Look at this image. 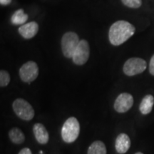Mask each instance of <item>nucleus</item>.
<instances>
[{
	"instance_id": "obj_1",
	"label": "nucleus",
	"mask_w": 154,
	"mask_h": 154,
	"mask_svg": "<svg viewBox=\"0 0 154 154\" xmlns=\"http://www.w3.org/2000/svg\"><path fill=\"white\" fill-rule=\"evenodd\" d=\"M135 31L134 26L126 21L116 22L109 29V41L113 45L119 46L131 37Z\"/></svg>"
},
{
	"instance_id": "obj_2",
	"label": "nucleus",
	"mask_w": 154,
	"mask_h": 154,
	"mask_svg": "<svg viewBox=\"0 0 154 154\" xmlns=\"http://www.w3.org/2000/svg\"><path fill=\"white\" fill-rule=\"evenodd\" d=\"M79 133V122L75 117H70L63 125L61 128V137L66 143H73L77 139Z\"/></svg>"
},
{
	"instance_id": "obj_3",
	"label": "nucleus",
	"mask_w": 154,
	"mask_h": 154,
	"mask_svg": "<svg viewBox=\"0 0 154 154\" xmlns=\"http://www.w3.org/2000/svg\"><path fill=\"white\" fill-rule=\"evenodd\" d=\"M13 110L19 118L30 121L34 117V110L32 105L23 99H17L13 102Z\"/></svg>"
},
{
	"instance_id": "obj_4",
	"label": "nucleus",
	"mask_w": 154,
	"mask_h": 154,
	"mask_svg": "<svg viewBox=\"0 0 154 154\" xmlns=\"http://www.w3.org/2000/svg\"><path fill=\"white\" fill-rule=\"evenodd\" d=\"M78 35L74 32H67L61 39V49L63 55L67 58H72L75 50L79 43Z\"/></svg>"
},
{
	"instance_id": "obj_5",
	"label": "nucleus",
	"mask_w": 154,
	"mask_h": 154,
	"mask_svg": "<svg viewBox=\"0 0 154 154\" xmlns=\"http://www.w3.org/2000/svg\"><path fill=\"white\" fill-rule=\"evenodd\" d=\"M146 69V62L140 58H131L124 63V72L127 76H132L143 72Z\"/></svg>"
},
{
	"instance_id": "obj_6",
	"label": "nucleus",
	"mask_w": 154,
	"mask_h": 154,
	"mask_svg": "<svg viewBox=\"0 0 154 154\" xmlns=\"http://www.w3.org/2000/svg\"><path fill=\"white\" fill-rule=\"evenodd\" d=\"M38 67L34 61H28L19 69V76L24 82L30 84L37 78Z\"/></svg>"
},
{
	"instance_id": "obj_7",
	"label": "nucleus",
	"mask_w": 154,
	"mask_h": 154,
	"mask_svg": "<svg viewBox=\"0 0 154 154\" xmlns=\"http://www.w3.org/2000/svg\"><path fill=\"white\" fill-rule=\"evenodd\" d=\"M89 54L90 49L88 43L86 40H81L73 54V61L76 65H84L88 61Z\"/></svg>"
},
{
	"instance_id": "obj_8",
	"label": "nucleus",
	"mask_w": 154,
	"mask_h": 154,
	"mask_svg": "<svg viewBox=\"0 0 154 154\" xmlns=\"http://www.w3.org/2000/svg\"><path fill=\"white\" fill-rule=\"evenodd\" d=\"M134 104V98L128 93H122L116 99L114 109L119 113H125L128 111Z\"/></svg>"
},
{
	"instance_id": "obj_9",
	"label": "nucleus",
	"mask_w": 154,
	"mask_h": 154,
	"mask_svg": "<svg viewBox=\"0 0 154 154\" xmlns=\"http://www.w3.org/2000/svg\"><path fill=\"white\" fill-rule=\"evenodd\" d=\"M33 133L38 143L40 144H47L49 142V133L43 124H39V123L34 124L33 127Z\"/></svg>"
},
{
	"instance_id": "obj_10",
	"label": "nucleus",
	"mask_w": 154,
	"mask_h": 154,
	"mask_svg": "<svg viewBox=\"0 0 154 154\" xmlns=\"http://www.w3.org/2000/svg\"><path fill=\"white\" fill-rule=\"evenodd\" d=\"M131 147V140L126 134H121L117 136L115 142L116 151L120 154H124L128 151Z\"/></svg>"
},
{
	"instance_id": "obj_11",
	"label": "nucleus",
	"mask_w": 154,
	"mask_h": 154,
	"mask_svg": "<svg viewBox=\"0 0 154 154\" xmlns=\"http://www.w3.org/2000/svg\"><path fill=\"white\" fill-rule=\"evenodd\" d=\"M38 26L37 23L32 22L27 24L22 25L19 29V34L25 38H31L34 37L38 32Z\"/></svg>"
},
{
	"instance_id": "obj_12",
	"label": "nucleus",
	"mask_w": 154,
	"mask_h": 154,
	"mask_svg": "<svg viewBox=\"0 0 154 154\" xmlns=\"http://www.w3.org/2000/svg\"><path fill=\"white\" fill-rule=\"evenodd\" d=\"M154 104V97L152 95H146L142 99L139 106L140 113L143 115L149 114L151 112Z\"/></svg>"
},
{
	"instance_id": "obj_13",
	"label": "nucleus",
	"mask_w": 154,
	"mask_h": 154,
	"mask_svg": "<svg viewBox=\"0 0 154 154\" xmlns=\"http://www.w3.org/2000/svg\"><path fill=\"white\" fill-rule=\"evenodd\" d=\"M9 139L15 144H22L25 140V136L22 131L18 128H13L9 132Z\"/></svg>"
},
{
	"instance_id": "obj_14",
	"label": "nucleus",
	"mask_w": 154,
	"mask_h": 154,
	"mask_svg": "<svg viewBox=\"0 0 154 154\" xmlns=\"http://www.w3.org/2000/svg\"><path fill=\"white\" fill-rule=\"evenodd\" d=\"M88 154H106L105 144L101 140H96L88 147Z\"/></svg>"
},
{
	"instance_id": "obj_15",
	"label": "nucleus",
	"mask_w": 154,
	"mask_h": 154,
	"mask_svg": "<svg viewBox=\"0 0 154 154\" xmlns=\"http://www.w3.org/2000/svg\"><path fill=\"white\" fill-rule=\"evenodd\" d=\"M28 19V15L24 14L23 9H19L11 17V21L15 25L23 24Z\"/></svg>"
},
{
	"instance_id": "obj_16",
	"label": "nucleus",
	"mask_w": 154,
	"mask_h": 154,
	"mask_svg": "<svg viewBox=\"0 0 154 154\" xmlns=\"http://www.w3.org/2000/svg\"><path fill=\"white\" fill-rule=\"evenodd\" d=\"M10 82V76L7 72L5 70H1L0 72V86L2 87L7 86Z\"/></svg>"
},
{
	"instance_id": "obj_17",
	"label": "nucleus",
	"mask_w": 154,
	"mask_h": 154,
	"mask_svg": "<svg viewBox=\"0 0 154 154\" xmlns=\"http://www.w3.org/2000/svg\"><path fill=\"white\" fill-rule=\"evenodd\" d=\"M121 1L124 5L130 7V8H139L142 5L141 0H121Z\"/></svg>"
},
{
	"instance_id": "obj_18",
	"label": "nucleus",
	"mask_w": 154,
	"mask_h": 154,
	"mask_svg": "<svg viewBox=\"0 0 154 154\" xmlns=\"http://www.w3.org/2000/svg\"><path fill=\"white\" fill-rule=\"evenodd\" d=\"M149 72L151 75L154 76V55L151 57L149 64Z\"/></svg>"
},
{
	"instance_id": "obj_19",
	"label": "nucleus",
	"mask_w": 154,
	"mask_h": 154,
	"mask_svg": "<svg viewBox=\"0 0 154 154\" xmlns=\"http://www.w3.org/2000/svg\"><path fill=\"white\" fill-rule=\"evenodd\" d=\"M19 154H32L31 150L29 148H24L19 151Z\"/></svg>"
},
{
	"instance_id": "obj_20",
	"label": "nucleus",
	"mask_w": 154,
	"mask_h": 154,
	"mask_svg": "<svg viewBox=\"0 0 154 154\" xmlns=\"http://www.w3.org/2000/svg\"><path fill=\"white\" fill-rule=\"evenodd\" d=\"M11 0H0V3L2 5H7L10 4Z\"/></svg>"
},
{
	"instance_id": "obj_21",
	"label": "nucleus",
	"mask_w": 154,
	"mask_h": 154,
	"mask_svg": "<svg viewBox=\"0 0 154 154\" xmlns=\"http://www.w3.org/2000/svg\"><path fill=\"white\" fill-rule=\"evenodd\" d=\"M135 154H143V153H141V152H138V153H135Z\"/></svg>"
}]
</instances>
